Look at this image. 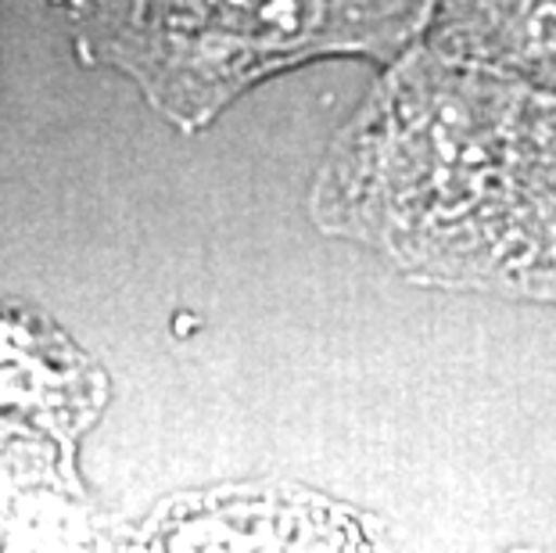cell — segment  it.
Masks as SVG:
<instances>
[{"mask_svg":"<svg viewBox=\"0 0 556 553\" xmlns=\"http://www.w3.org/2000/svg\"><path fill=\"white\" fill-rule=\"evenodd\" d=\"M434 0H109L93 47L180 129L330 58L384 68L428 37Z\"/></svg>","mask_w":556,"mask_h":553,"instance_id":"2","label":"cell"},{"mask_svg":"<svg viewBox=\"0 0 556 553\" xmlns=\"http://www.w3.org/2000/svg\"><path fill=\"white\" fill-rule=\"evenodd\" d=\"M424 43L464 65L556 93V0H434Z\"/></svg>","mask_w":556,"mask_h":553,"instance_id":"4","label":"cell"},{"mask_svg":"<svg viewBox=\"0 0 556 553\" xmlns=\"http://www.w3.org/2000/svg\"><path fill=\"white\" fill-rule=\"evenodd\" d=\"M459 291L556 305V93L531 90L510 187Z\"/></svg>","mask_w":556,"mask_h":553,"instance_id":"3","label":"cell"},{"mask_svg":"<svg viewBox=\"0 0 556 553\" xmlns=\"http://www.w3.org/2000/svg\"><path fill=\"white\" fill-rule=\"evenodd\" d=\"M528 98L517 79L417 43L324 148L316 230L384 255L409 285L456 291L510 187Z\"/></svg>","mask_w":556,"mask_h":553,"instance_id":"1","label":"cell"}]
</instances>
